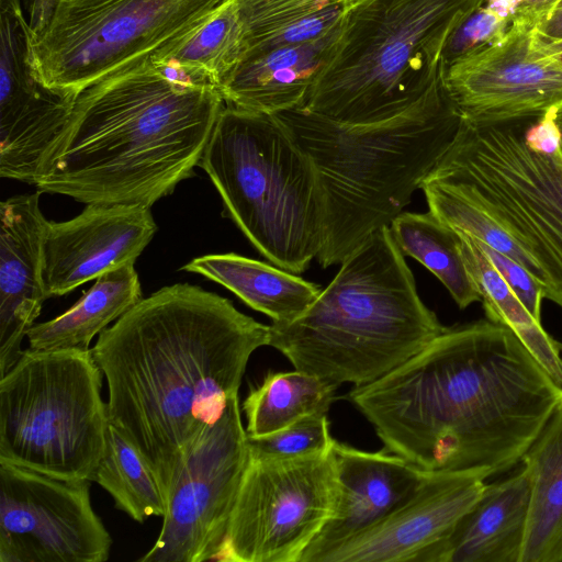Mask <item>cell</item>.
I'll return each instance as SVG.
<instances>
[{
    "label": "cell",
    "mask_w": 562,
    "mask_h": 562,
    "mask_svg": "<svg viewBox=\"0 0 562 562\" xmlns=\"http://www.w3.org/2000/svg\"><path fill=\"white\" fill-rule=\"evenodd\" d=\"M473 239L531 316L540 322L541 303L544 299V291L541 285L520 263L475 238Z\"/></svg>",
    "instance_id": "32"
},
{
    "label": "cell",
    "mask_w": 562,
    "mask_h": 562,
    "mask_svg": "<svg viewBox=\"0 0 562 562\" xmlns=\"http://www.w3.org/2000/svg\"><path fill=\"white\" fill-rule=\"evenodd\" d=\"M182 269L223 285L272 323L296 319L322 292L295 273L233 252L196 257Z\"/></svg>",
    "instance_id": "21"
},
{
    "label": "cell",
    "mask_w": 562,
    "mask_h": 562,
    "mask_svg": "<svg viewBox=\"0 0 562 562\" xmlns=\"http://www.w3.org/2000/svg\"><path fill=\"white\" fill-rule=\"evenodd\" d=\"M558 0H525L514 21H522L537 26Z\"/></svg>",
    "instance_id": "34"
},
{
    "label": "cell",
    "mask_w": 562,
    "mask_h": 562,
    "mask_svg": "<svg viewBox=\"0 0 562 562\" xmlns=\"http://www.w3.org/2000/svg\"><path fill=\"white\" fill-rule=\"evenodd\" d=\"M223 214L272 265L302 273L323 245L314 166L276 114L226 105L199 162Z\"/></svg>",
    "instance_id": "7"
},
{
    "label": "cell",
    "mask_w": 562,
    "mask_h": 562,
    "mask_svg": "<svg viewBox=\"0 0 562 562\" xmlns=\"http://www.w3.org/2000/svg\"><path fill=\"white\" fill-rule=\"evenodd\" d=\"M270 325L198 285L143 297L91 348L108 384L110 423L153 470L166 509L189 453L224 413Z\"/></svg>",
    "instance_id": "2"
},
{
    "label": "cell",
    "mask_w": 562,
    "mask_h": 562,
    "mask_svg": "<svg viewBox=\"0 0 562 562\" xmlns=\"http://www.w3.org/2000/svg\"><path fill=\"white\" fill-rule=\"evenodd\" d=\"M331 451L295 460L249 456L216 561L301 562L337 498Z\"/></svg>",
    "instance_id": "11"
},
{
    "label": "cell",
    "mask_w": 562,
    "mask_h": 562,
    "mask_svg": "<svg viewBox=\"0 0 562 562\" xmlns=\"http://www.w3.org/2000/svg\"><path fill=\"white\" fill-rule=\"evenodd\" d=\"M441 81L460 117L475 124L535 117L562 103V60L518 20L496 43L442 66Z\"/></svg>",
    "instance_id": "14"
},
{
    "label": "cell",
    "mask_w": 562,
    "mask_h": 562,
    "mask_svg": "<svg viewBox=\"0 0 562 562\" xmlns=\"http://www.w3.org/2000/svg\"><path fill=\"white\" fill-rule=\"evenodd\" d=\"M527 119H461L425 180L473 205L505 231L541 273L544 297L562 307V159L530 148Z\"/></svg>",
    "instance_id": "9"
},
{
    "label": "cell",
    "mask_w": 562,
    "mask_h": 562,
    "mask_svg": "<svg viewBox=\"0 0 562 562\" xmlns=\"http://www.w3.org/2000/svg\"><path fill=\"white\" fill-rule=\"evenodd\" d=\"M341 20L312 41L245 56L218 87L225 104L267 114L302 108L331 56Z\"/></svg>",
    "instance_id": "19"
},
{
    "label": "cell",
    "mask_w": 562,
    "mask_h": 562,
    "mask_svg": "<svg viewBox=\"0 0 562 562\" xmlns=\"http://www.w3.org/2000/svg\"><path fill=\"white\" fill-rule=\"evenodd\" d=\"M392 236L404 256L425 266L447 288L460 308L481 301L469 274L459 233L427 213L402 212L390 224Z\"/></svg>",
    "instance_id": "25"
},
{
    "label": "cell",
    "mask_w": 562,
    "mask_h": 562,
    "mask_svg": "<svg viewBox=\"0 0 562 562\" xmlns=\"http://www.w3.org/2000/svg\"><path fill=\"white\" fill-rule=\"evenodd\" d=\"M232 0H31L36 80L75 99L91 85L159 66Z\"/></svg>",
    "instance_id": "8"
},
{
    "label": "cell",
    "mask_w": 562,
    "mask_h": 562,
    "mask_svg": "<svg viewBox=\"0 0 562 562\" xmlns=\"http://www.w3.org/2000/svg\"><path fill=\"white\" fill-rule=\"evenodd\" d=\"M520 463L530 494L519 562H562V402Z\"/></svg>",
    "instance_id": "22"
},
{
    "label": "cell",
    "mask_w": 562,
    "mask_h": 562,
    "mask_svg": "<svg viewBox=\"0 0 562 562\" xmlns=\"http://www.w3.org/2000/svg\"><path fill=\"white\" fill-rule=\"evenodd\" d=\"M142 299L134 265L105 272L69 310L50 321L34 324L26 334L29 348L88 350L97 335Z\"/></svg>",
    "instance_id": "23"
},
{
    "label": "cell",
    "mask_w": 562,
    "mask_h": 562,
    "mask_svg": "<svg viewBox=\"0 0 562 562\" xmlns=\"http://www.w3.org/2000/svg\"><path fill=\"white\" fill-rule=\"evenodd\" d=\"M336 390L296 369L267 374L243 402L248 437L272 434L308 414L327 413Z\"/></svg>",
    "instance_id": "26"
},
{
    "label": "cell",
    "mask_w": 562,
    "mask_h": 562,
    "mask_svg": "<svg viewBox=\"0 0 562 562\" xmlns=\"http://www.w3.org/2000/svg\"><path fill=\"white\" fill-rule=\"evenodd\" d=\"M490 477L486 471H429L409 499L319 562H419L476 503Z\"/></svg>",
    "instance_id": "15"
},
{
    "label": "cell",
    "mask_w": 562,
    "mask_h": 562,
    "mask_svg": "<svg viewBox=\"0 0 562 562\" xmlns=\"http://www.w3.org/2000/svg\"><path fill=\"white\" fill-rule=\"evenodd\" d=\"M553 120L559 132V148L558 154L562 159V103L553 106Z\"/></svg>",
    "instance_id": "36"
},
{
    "label": "cell",
    "mask_w": 562,
    "mask_h": 562,
    "mask_svg": "<svg viewBox=\"0 0 562 562\" xmlns=\"http://www.w3.org/2000/svg\"><path fill=\"white\" fill-rule=\"evenodd\" d=\"M524 2L525 0H483V5L512 23Z\"/></svg>",
    "instance_id": "35"
},
{
    "label": "cell",
    "mask_w": 562,
    "mask_h": 562,
    "mask_svg": "<svg viewBox=\"0 0 562 562\" xmlns=\"http://www.w3.org/2000/svg\"><path fill=\"white\" fill-rule=\"evenodd\" d=\"M483 0H353L304 105L324 117L366 124L413 104L441 74L452 33Z\"/></svg>",
    "instance_id": "6"
},
{
    "label": "cell",
    "mask_w": 562,
    "mask_h": 562,
    "mask_svg": "<svg viewBox=\"0 0 562 562\" xmlns=\"http://www.w3.org/2000/svg\"><path fill=\"white\" fill-rule=\"evenodd\" d=\"M331 456L335 508L301 562H319L330 549L381 521L416 493L429 472L385 448L369 452L336 439Z\"/></svg>",
    "instance_id": "17"
},
{
    "label": "cell",
    "mask_w": 562,
    "mask_h": 562,
    "mask_svg": "<svg viewBox=\"0 0 562 562\" xmlns=\"http://www.w3.org/2000/svg\"><path fill=\"white\" fill-rule=\"evenodd\" d=\"M351 1L232 0L243 36L244 57L262 48L301 20L330 5Z\"/></svg>",
    "instance_id": "29"
},
{
    "label": "cell",
    "mask_w": 562,
    "mask_h": 562,
    "mask_svg": "<svg viewBox=\"0 0 562 562\" xmlns=\"http://www.w3.org/2000/svg\"><path fill=\"white\" fill-rule=\"evenodd\" d=\"M40 192L0 204V376L20 358L21 344L47 297L43 280L48 221Z\"/></svg>",
    "instance_id": "18"
},
{
    "label": "cell",
    "mask_w": 562,
    "mask_h": 562,
    "mask_svg": "<svg viewBox=\"0 0 562 562\" xmlns=\"http://www.w3.org/2000/svg\"><path fill=\"white\" fill-rule=\"evenodd\" d=\"M529 494V477L519 463L506 477L486 483L476 503L419 562H519Z\"/></svg>",
    "instance_id": "20"
},
{
    "label": "cell",
    "mask_w": 562,
    "mask_h": 562,
    "mask_svg": "<svg viewBox=\"0 0 562 562\" xmlns=\"http://www.w3.org/2000/svg\"><path fill=\"white\" fill-rule=\"evenodd\" d=\"M404 257L389 226L374 231L300 317L270 325L269 346L335 389L392 372L447 328L420 300Z\"/></svg>",
    "instance_id": "5"
},
{
    "label": "cell",
    "mask_w": 562,
    "mask_h": 562,
    "mask_svg": "<svg viewBox=\"0 0 562 562\" xmlns=\"http://www.w3.org/2000/svg\"><path fill=\"white\" fill-rule=\"evenodd\" d=\"M510 22L483 4L452 33L442 53L443 67L499 41Z\"/></svg>",
    "instance_id": "31"
},
{
    "label": "cell",
    "mask_w": 562,
    "mask_h": 562,
    "mask_svg": "<svg viewBox=\"0 0 562 562\" xmlns=\"http://www.w3.org/2000/svg\"><path fill=\"white\" fill-rule=\"evenodd\" d=\"M541 42L549 53H551L557 58L562 60V40H560V41H542L541 40Z\"/></svg>",
    "instance_id": "37"
},
{
    "label": "cell",
    "mask_w": 562,
    "mask_h": 562,
    "mask_svg": "<svg viewBox=\"0 0 562 562\" xmlns=\"http://www.w3.org/2000/svg\"><path fill=\"white\" fill-rule=\"evenodd\" d=\"M224 106L217 88L154 65L102 79L75 98L34 186L86 205L150 207L194 175Z\"/></svg>",
    "instance_id": "3"
},
{
    "label": "cell",
    "mask_w": 562,
    "mask_h": 562,
    "mask_svg": "<svg viewBox=\"0 0 562 562\" xmlns=\"http://www.w3.org/2000/svg\"><path fill=\"white\" fill-rule=\"evenodd\" d=\"M276 115L316 172L324 203L316 259L323 268L340 265L374 231L390 226L450 147L461 122L441 74L413 104L385 120L347 124L304 109Z\"/></svg>",
    "instance_id": "4"
},
{
    "label": "cell",
    "mask_w": 562,
    "mask_h": 562,
    "mask_svg": "<svg viewBox=\"0 0 562 562\" xmlns=\"http://www.w3.org/2000/svg\"><path fill=\"white\" fill-rule=\"evenodd\" d=\"M248 461V436L237 395L189 453L161 530L138 561H216Z\"/></svg>",
    "instance_id": "12"
},
{
    "label": "cell",
    "mask_w": 562,
    "mask_h": 562,
    "mask_svg": "<svg viewBox=\"0 0 562 562\" xmlns=\"http://www.w3.org/2000/svg\"><path fill=\"white\" fill-rule=\"evenodd\" d=\"M93 482L112 496L117 509L139 524L150 516L164 517L166 513L161 488L149 464L111 423Z\"/></svg>",
    "instance_id": "28"
},
{
    "label": "cell",
    "mask_w": 562,
    "mask_h": 562,
    "mask_svg": "<svg viewBox=\"0 0 562 562\" xmlns=\"http://www.w3.org/2000/svg\"><path fill=\"white\" fill-rule=\"evenodd\" d=\"M535 31L542 41L562 40V0L552 5L544 19L535 26Z\"/></svg>",
    "instance_id": "33"
},
{
    "label": "cell",
    "mask_w": 562,
    "mask_h": 562,
    "mask_svg": "<svg viewBox=\"0 0 562 562\" xmlns=\"http://www.w3.org/2000/svg\"><path fill=\"white\" fill-rule=\"evenodd\" d=\"M103 376L91 349L23 350L0 376V462L93 482L110 425Z\"/></svg>",
    "instance_id": "10"
},
{
    "label": "cell",
    "mask_w": 562,
    "mask_h": 562,
    "mask_svg": "<svg viewBox=\"0 0 562 562\" xmlns=\"http://www.w3.org/2000/svg\"><path fill=\"white\" fill-rule=\"evenodd\" d=\"M346 397L386 450L422 470L494 476L521 462L562 402V387L509 327L486 317L447 327Z\"/></svg>",
    "instance_id": "1"
},
{
    "label": "cell",
    "mask_w": 562,
    "mask_h": 562,
    "mask_svg": "<svg viewBox=\"0 0 562 562\" xmlns=\"http://www.w3.org/2000/svg\"><path fill=\"white\" fill-rule=\"evenodd\" d=\"M560 350H561V352H562V344H560Z\"/></svg>",
    "instance_id": "38"
},
{
    "label": "cell",
    "mask_w": 562,
    "mask_h": 562,
    "mask_svg": "<svg viewBox=\"0 0 562 562\" xmlns=\"http://www.w3.org/2000/svg\"><path fill=\"white\" fill-rule=\"evenodd\" d=\"M458 233L467 270L481 295L486 317L509 327L550 378L562 387L560 344L547 334L541 322L531 316L475 240L468 234Z\"/></svg>",
    "instance_id": "24"
},
{
    "label": "cell",
    "mask_w": 562,
    "mask_h": 562,
    "mask_svg": "<svg viewBox=\"0 0 562 562\" xmlns=\"http://www.w3.org/2000/svg\"><path fill=\"white\" fill-rule=\"evenodd\" d=\"M244 57L232 1L166 61L155 66L176 81L218 89Z\"/></svg>",
    "instance_id": "27"
},
{
    "label": "cell",
    "mask_w": 562,
    "mask_h": 562,
    "mask_svg": "<svg viewBox=\"0 0 562 562\" xmlns=\"http://www.w3.org/2000/svg\"><path fill=\"white\" fill-rule=\"evenodd\" d=\"M156 232L150 207L139 205L87 204L68 221H48L43 266L47 297L134 265Z\"/></svg>",
    "instance_id": "16"
},
{
    "label": "cell",
    "mask_w": 562,
    "mask_h": 562,
    "mask_svg": "<svg viewBox=\"0 0 562 562\" xmlns=\"http://www.w3.org/2000/svg\"><path fill=\"white\" fill-rule=\"evenodd\" d=\"M334 442L327 413H313L272 434L248 437V450L256 459L295 460L327 454Z\"/></svg>",
    "instance_id": "30"
},
{
    "label": "cell",
    "mask_w": 562,
    "mask_h": 562,
    "mask_svg": "<svg viewBox=\"0 0 562 562\" xmlns=\"http://www.w3.org/2000/svg\"><path fill=\"white\" fill-rule=\"evenodd\" d=\"M111 546L90 481L0 462V562H104Z\"/></svg>",
    "instance_id": "13"
}]
</instances>
